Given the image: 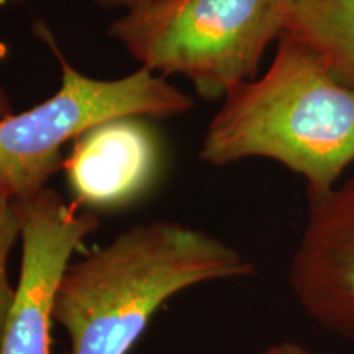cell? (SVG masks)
Instances as JSON below:
<instances>
[{"label": "cell", "mask_w": 354, "mask_h": 354, "mask_svg": "<svg viewBox=\"0 0 354 354\" xmlns=\"http://www.w3.org/2000/svg\"><path fill=\"white\" fill-rule=\"evenodd\" d=\"M6 2L7 0H0V7H2ZM10 113H13L12 100H10V97H8V92L6 91V88L0 86V120L8 117Z\"/></svg>", "instance_id": "cell-12"}, {"label": "cell", "mask_w": 354, "mask_h": 354, "mask_svg": "<svg viewBox=\"0 0 354 354\" xmlns=\"http://www.w3.org/2000/svg\"><path fill=\"white\" fill-rule=\"evenodd\" d=\"M158 166V141L140 118L109 120L82 133L63 165L71 192L92 212L136 201L151 187Z\"/></svg>", "instance_id": "cell-7"}, {"label": "cell", "mask_w": 354, "mask_h": 354, "mask_svg": "<svg viewBox=\"0 0 354 354\" xmlns=\"http://www.w3.org/2000/svg\"><path fill=\"white\" fill-rule=\"evenodd\" d=\"M61 64V84L50 99L0 120V194L32 197L63 167L61 149L82 133L117 118H165L189 112L194 100L153 71L95 79L73 68L46 26H37Z\"/></svg>", "instance_id": "cell-4"}, {"label": "cell", "mask_w": 354, "mask_h": 354, "mask_svg": "<svg viewBox=\"0 0 354 354\" xmlns=\"http://www.w3.org/2000/svg\"><path fill=\"white\" fill-rule=\"evenodd\" d=\"M92 2L102 8H123V10L128 12L131 8L141 6V3L148 2V0H92Z\"/></svg>", "instance_id": "cell-11"}, {"label": "cell", "mask_w": 354, "mask_h": 354, "mask_svg": "<svg viewBox=\"0 0 354 354\" xmlns=\"http://www.w3.org/2000/svg\"><path fill=\"white\" fill-rule=\"evenodd\" d=\"M20 238V220L10 198L0 194V344L8 313L15 300V287L8 279V256Z\"/></svg>", "instance_id": "cell-9"}, {"label": "cell", "mask_w": 354, "mask_h": 354, "mask_svg": "<svg viewBox=\"0 0 354 354\" xmlns=\"http://www.w3.org/2000/svg\"><path fill=\"white\" fill-rule=\"evenodd\" d=\"M286 32L307 43L354 88V0H289Z\"/></svg>", "instance_id": "cell-8"}, {"label": "cell", "mask_w": 354, "mask_h": 354, "mask_svg": "<svg viewBox=\"0 0 354 354\" xmlns=\"http://www.w3.org/2000/svg\"><path fill=\"white\" fill-rule=\"evenodd\" d=\"M287 15L289 0H148L113 20L109 35L141 68L184 76L216 100L253 81Z\"/></svg>", "instance_id": "cell-3"}, {"label": "cell", "mask_w": 354, "mask_h": 354, "mask_svg": "<svg viewBox=\"0 0 354 354\" xmlns=\"http://www.w3.org/2000/svg\"><path fill=\"white\" fill-rule=\"evenodd\" d=\"M13 205L20 220L21 269L0 354H55L51 328L57 284L74 250L100 221L95 212H79L48 187Z\"/></svg>", "instance_id": "cell-5"}, {"label": "cell", "mask_w": 354, "mask_h": 354, "mask_svg": "<svg viewBox=\"0 0 354 354\" xmlns=\"http://www.w3.org/2000/svg\"><path fill=\"white\" fill-rule=\"evenodd\" d=\"M254 266L227 243L174 221H149L71 264L53 318L69 354H128L156 310L189 287L246 277Z\"/></svg>", "instance_id": "cell-1"}, {"label": "cell", "mask_w": 354, "mask_h": 354, "mask_svg": "<svg viewBox=\"0 0 354 354\" xmlns=\"http://www.w3.org/2000/svg\"><path fill=\"white\" fill-rule=\"evenodd\" d=\"M308 203L290 287L318 325L354 342V176Z\"/></svg>", "instance_id": "cell-6"}, {"label": "cell", "mask_w": 354, "mask_h": 354, "mask_svg": "<svg viewBox=\"0 0 354 354\" xmlns=\"http://www.w3.org/2000/svg\"><path fill=\"white\" fill-rule=\"evenodd\" d=\"M259 354H308V351L297 343L282 342V343L272 344V346L264 349V351Z\"/></svg>", "instance_id": "cell-10"}, {"label": "cell", "mask_w": 354, "mask_h": 354, "mask_svg": "<svg viewBox=\"0 0 354 354\" xmlns=\"http://www.w3.org/2000/svg\"><path fill=\"white\" fill-rule=\"evenodd\" d=\"M201 158L212 166L274 159L307 180L308 197L325 196L354 161V88L284 32L268 73L225 97Z\"/></svg>", "instance_id": "cell-2"}]
</instances>
